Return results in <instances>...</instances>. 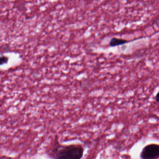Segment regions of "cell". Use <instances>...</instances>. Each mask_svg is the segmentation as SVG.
Here are the masks:
<instances>
[{
    "mask_svg": "<svg viewBox=\"0 0 159 159\" xmlns=\"http://www.w3.org/2000/svg\"><path fill=\"white\" fill-rule=\"evenodd\" d=\"M84 148L81 145L59 144L51 149L50 156L52 159H82Z\"/></svg>",
    "mask_w": 159,
    "mask_h": 159,
    "instance_id": "cell-1",
    "label": "cell"
},
{
    "mask_svg": "<svg viewBox=\"0 0 159 159\" xmlns=\"http://www.w3.org/2000/svg\"><path fill=\"white\" fill-rule=\"evenodd\" d=\"M141 159H156L159 158V145L152 144L147 145L140 154Z\"/></svg>",
    "mask_w": 159,
    "mask_h": 159,
    "instance_id": "cell-2",
    "label": "cell"
},
{
    "mask_svg": "<svg viewBox=\"0 0 159 159\" xmlns=\"http://www.w3.org/2000/svg\"><path fill=\"white\" fill-rule=\"evenodd\" d=\"M129 42V41L128 40L113 37L110 41L109 45L111 47H116V46H120L125 44H127Z\"/></svg>",
    "mask_w": 159,
    "mask_h": 159,
    "instance_id": "cell-3",
    "label": "cell"
},
{
    "mask_svg": "<svg viewBox=\"0 0 159 159\" xmlns=\"http://www.w3.org/2000/svg\"><path fill=\"white\" fill-rule=\"evenodd\" d=\"M8 62V58L5 56H3L0 59V64L2 65L4 63H7Z\"/></svg>",
    "mask_w": 159,
    "mask_h": 159,
    "instance_id": "cell-4",
    "label": "cell"
},
{
    "mask_svg": "<svg viewBox=\"0 0 159 159\" xmlns=\"http://www.w3.org/2000/svg\"><path fill=\"white\" fill-rule=\"evenodd\" d=\"M156 100L157 102L159 103V92H158L156 95Z\"/></svg>",
    "mask_w": 159,
    "mask_h": 159,
    "instance_id": "cell-5",
    "label": "cell"
},
{
    "mask_svg": "<svg viewBox=\"0 0 159 159\" xmlns=\"http://www.w3.org/2000/svg\"><path fill=\"white\" fill-rule=\"evenodd\" d=\"M157 119H158V121H159V117H157Z\"/></svg>",
    "mask_w": 159,
    "mask_h": 159,
    "instance_id": "cell-6",
    "label": "cell"
}]
</instances>
